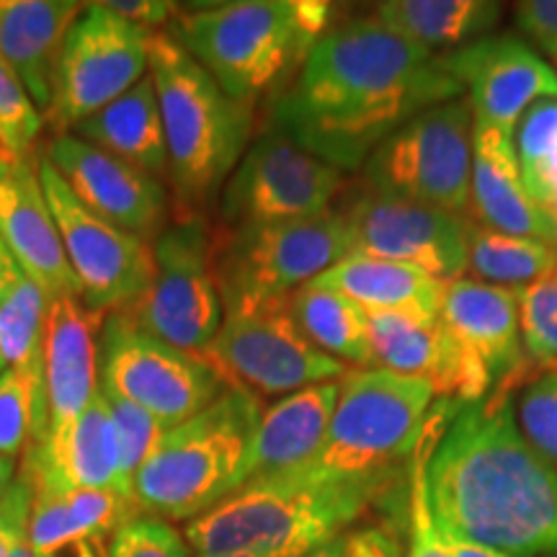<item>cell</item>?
Returning a JSON list of instances; mask_svg holds the SVG:
<instances>
[{
    "instance_id": "cell-1",
    "label": "cell",
    "mask_w": 557,
    "mask_h": 557,
    "mask_svg": "<svg viewBox=\"0 0 557 557\" xmlns=\"http://www.w3.org/2000/svg\"><path fill=\"white\" fill-rule=\"evenodd\" d=\"M459 96L442 54L389 32L377 16H361L315 41L295 78L269 101V124L346 173L364 169L421 111Z\"/></svg>"
},
{
    "instance_id": "cell-2",
    "label": "cell",
    "mask_w": 557,
    "mask_h": 557,
    "mask_svg": "<svg viewBox=\"0 0 557 557\" xmlns=\"http://www.w3.org/2000/svg\"><path fill=\"white\" fill-rule=\"evenodd\" d=\"M438 524L511 557H557V465L519 431L506 393L457 406L429 462Z\"/></svg>"
},
{
    "instance_id": "cell-3",
    "label": "cell",
    "mask_w": 557,
    "mask_h": 557,
    "mask_svg": "<svg viewBox=\"0 0 557 557\" xmlns=\"http://www.w3.org/2000/svg\"><path fill=\"white\" fill-rule=\"evenodd\" d=\"M387 480H315L299 472L250 480L186 524L197 557H308L344 537Z\"/></svg>"
},
{
    "instance_id": "cell-4",
    "label": "cell",
    "mask_w": 557,
    "mask_h": 557,
    "mask_svg": "<svg viewBox=\"0 0 557 557\" xmlns=\"http://www.w3.org/2000/svg\"><path fill=\"white\" fill-rule=\"evenodd\" d=\"M331 16L323 0H238L181 11L169 34L227 99L253 109L295 78Z\"/></svg>"
},
{
    "instance_id": "cell-5",
    "label": "cell",
    "mask_w": 557,
    "mask_h": 557,
    "mask_svg": "<svg viewBox=\"0 0 557 557\" xmlns=\"http://www.w3.org/2000/svg\"><path fill=\"white\" fill-rule=\"evenodd\" d=\"M150 78L169 148L173 218H205L246 156L253 109L227 99L169 32L152 37Z\"/></svg>"
},
{
    "instance_id": "cell-6",
    "label": "cell",
    "mask_w": 557,
    "mask_h": 557,
    "mask_svg": "<svg viewBox=\"0 0 557 557\" xmlns=\"http://www.w3.org/2000/svg\"><path fill=\"white\" fill-rule=\"evenodd\" d=\"M261 413L259 398L227 387L201 413L165 429L135 478L139 511L189 524L238 491Z\"/></svg>"
},
{
    "instance_id": "cell-7",
    "label": "cell",
    "mask_w": 557,
    "mask_h": 557,
    "mask_svg": "<svg viewBox=\"0 0 557 557\" xmlns=\"http://www.w3.org/2000/svg\"><path fill=\"white\" fill-rule=\"evenodd\" d=\"M436 393L431 385L387 369H348L329 434L310 465L315 480H389L426 429Z\"/></svg>"
},
{
    "instance_id": "cell-8",
    "label": "cell",
    "mask_w": 557,
    "mask_h": 557,
    "mask_svg": "<svg viewBox=\"0 0 557 557\" xmlns=\"http://www.w3.org/2000/svg\"><path fill=\"white\" fill-rule=\"evenodd\" d=\"M351 243L338 212L263 222L214 233L222 308L240 310L284 299L344 256Z\"/></svg>"
},
{
    "instance_id": "cell-9",
    "label": "cell",
    "mask_w": 557,
    "mask_h": 557,
    "mask_svg": "<svg viewBox=\"0 0 557 557\" xmlns=\"http://www.w3.org/2000/svg\"><path fill=\"white\" fill-rule=\"evenodd\" d=\"M472 135L475 114L462 96L421 111L372 152L364 186L468 220Z\"/></svg>"
},
{
    "instance_id": "cell-10",
    "label": "cell",
    "mask_w": 557,
    "mask_h": 557,
    "mask_svg": "<svg viewBox=\"0 0 557 557\" xmlns=\"http://www.w3.org/2000/svg\"><path fill=\"white\" fill-rule=\"evenodd\" d=\"M150 250L152 282L122 312L165 344L201 354L225 320L207 218H173Z\"/></svg>"
},
{
    "instance_id": "cell-11",
    "label": "cell",
    "mask_w": 557,
    "mask_h": 557,
    "mask_svg": "<svg viewBox=\"0 0 557 557\" xmlns=\"http://www.w3.org/2000/svg\"><path fill=\"white\" fill-rule=\"evenodd\" d=\"M99 385L148 410L163 429L189 421L227 389L201 354L165 344L122 310L101 320Z\"/></svg>"
},
{
    "instance_id": "cell-12",
    "label": "cell",
    "mask_w": 557,
    "mask_h": 557,
    "mask_svg": "<svg viewBox=\"0 0 557 557\" xmlns=\"http://www.w3.org/2000/svg\"><path fill=\"white\" fill-rule=\"evenodd\" d=\"M201 357L218 369L227 387L246 389L253 398L292 395L320 382H336L348 372L346 364L310 344L289 297L227 310Z\"/></svg>"
},
{
    "instance_id": "cell-13",
    "label": "cell",
    "mask_w": 557,
    "mask_h": 557,
    "mask_svg": "<svg viewBox=\"0 0 557 557\" xmlns=\"http://www.w3.org/2000/svg\"><path fill=\"white\" fill-rule=\"evenodd\" d=\"M344 186V173L269 124L222 186L220 230L323 214Z\"/></svg>"
},
{
    "instance_id": "cell-14",
    "label": "cell",
    "mask_w": 557,
    "mask_h": 557,
    "mask_svg": "<svg viewBox=\"0 0 557 557\" xmlns=\"http://www.w3.org/2000/svg\"><path fill=\"white\" fill-rule=\"evenodd\" d=\"M37 171L78 282L83 308L101 320L109 312L129 308L152 282L150 243L90 212L45 156L37 158Z\"/></svg>"
},
{
    "instance_id": "cell-15",
    "label": "cell",
    "mask_w": 557,
    "mask_h": 557,
    "mask_svg": "<svg viewBox=\"0 0 557 557\" xmlns=\"http://www.w3.org/2000/svg\"><path fill=\"white\" fill-rule=\"evenodd\" d=\"M156 34L116 16L107 3H88L83 9L62 45L50 116L60 132L78 127L150 73Z\"/></svg>"
},
{
    "instance_id": "cell-16",
    "label": "cell",
    "mask_w": 557,
    "mask_h": 557,
    "mask_svg": "<svg viewBox=\"0 0 557 557\" xmlns=\"http://www.w3.org/2000/svg\"><path fill=\"white\" fill-rule=\"evenodd\" d=\"M351 253L398 261L455 282L468 271V220L442 209L385 197L369 186L341 209Z\"/></svg>"
},
{
    "instance_id": "cell-17",
    "label": "cell",
    "mask_w": 557,
    "mask_h": 557,
    "mask_svg": "<svg viewBox=\"0 0 557 557\" xmlns=\"http://www.w3.org/2000/svg\"><path fill=\"white\" fill-rule=\"evenodd\" d=\"M374 369L431 385L436 398L459 406L480 403L491 393L493 374L447 331L438 315L410 310H367Z\"/></svg>"
},
{
    "instance_id": "cell-18",
    "label": "cell",
    "mask_w": 557,
    "mask_h": 557,
    "mask_svg": "<svg viewBox=\"0 0 557 557\" xmlns=\"http://www.w3.org/2000/svg\"><path fill=\"white\" fill-rule=\"evenodd\" d=\"M45 158L90 212L139 240L152 243L173 220V197L165 181L83 143L73 132H58Z\"/></svg>"
},
{
    "instance_id": "cell-19",
    "label": "cell",
    "mask_w": 557,
    "mask_h": 557,
    "mask_svg": "<svg viewBox=\"0 0 557 557\" xmlns=\"http://www.w3.org/2000/svg\"><path fill=\"white\" fill-rule=\"evenodd\" d=\"M478 122L517 132L534 103L557 101V70L513 34H498L442 54Z\"/></svg>"
},
{
    "instance_id": "cell-20",
    "label": "cell",
    "mask_w": 557,
    "mask_h": 557,
    "mask_svg": "<svg viewBox=\"0 0 557 557\" xmlns=\"http://www.w3.org/2000/svg\"><path fill=\"white\" fill-rule=\"evenodd\" d=\"M99 329L101 318L90 315L81 297H58L50 302L45 338L50 423L37 449H52L65 442L99 393Z\"/></svg>"
},
{
    "instance_id": "cell-21",
    "label": "cell",
    "mask_w": 557,
    "mask_h": 557,
    "mask_svg": "<svg viewBox=\"0 0 557 557\" xmlns=\"http://www.w3.org/2000/svg\"><path fill=\"white\" fill-rule=\"evenodd\" d=\"M0 238L24 276L45 289L47 297H81L58 222L41 189L37 158L18 160L0 184Z\"/></svg>"
},
{
    "instance_id": "cell-22",
    "label": "cell",
    "mask_w": 557,
    "mask_h": 557,
    "mask_svg": "<svg viewBox=\"0 0 557 557\" xmlns=\"http://www.w3.org/2000/svg\"><path fill=\"white\" fill-rule=\"evenodd\" d=\"M18 470L32 480L34 493L107 491L135 504V491L122 472L120 436L101 385L65 442L24 455Z\"/></svg>"
},
{
    "instance_id": "cell-23",
    "label": "cell",
    "mask_w": 557,
    "mask_h": 557,
    "mask_svg": "<svg viewBox=\"0 0 557 557\" xmlns=\"http://www.w3.org/2000/svg\"><path fill=\"white\" fill-rule=\"evenodd\" d=\"M470 209L480 225L557 246L555 220L532 199L521 178L513 132L478 120L472 135Z\"/></svg>"
},
{
    "instance_id": "cell-24",
    "label": "cell",
    "mask_w": 557,
    "mask_h": 557,
    "mask_svg": "<svg viewBox=\"0 0 557 557\" xmlns=\"http://www.w3.org/2000/svg\"><path fill=\"white\" fill-rule=\"evenodd\" d=\"M83 9L75 0H0V58L41 116H52L62 45Z\"/></svg>"
},
{
    "instance_id": "cell-25",
    "label": "cell",
    "mask_w": 557,
    "mask_h": 557,
    "mask_svg": "<svg viewBox=\"0 0 557 557\" xmlns=\"http://www.w3.org/2000/svg\"><path fill=\"white\" fill-rule=\"evenodd\" d=\"M336 400L338 380L297 389L263 410L250 442L246 483L289 475L310 465L329 434Z\"/></svg>"
},
{
    "instance_id": "cell-26",
    "label": "cell",
    "mask_w": 557,
    "mask_h": 557,
    "mask_svg": "<svg viewBox=\"0 0 557 557\" xmlns=\"http://www.w3.org/2000/svg\"><path fill=\"white\" fill-rule=\"evenodd\" d=\"M438 318L470 354L483 361L496 382H506L521 367L517 292L478 278L447 282Z\"/></svg>"
},
{
    "instance_id": "cell-27",
    "label": "cell",
    "mask_w": 557,
    "mask_h": 557,
    "mask_svg": "<svg viewBox=\"0 0 557 557\" xmlns=\"http://www.w3.org/2000/svg\"><path fill=\"white\" fill-rule=\"evenodd\" d=\"M83 143L135 165L160 181L169 178V148H165L163 116H160L156 83L150 73L111 101L109 107L70 129Z\"/></svg>"
},
{
    "instance_id": "cell-28",
    "label": "cell",
    "mask_w": 557,
    "mask_h": 557,
    "mask_svg": "<svg viewBox=\"0 0 557 557\" xmlns=\"http://www.w3.org/2000/svg\"><path fill=\"white\" fill-rule=\"evenodd\" d=\"M312 287L338 292L364 310H410L438 315L447 282L408 267V263L348 253L318 278Z\"/></svg>"
},
{
    "instance_id": "cell-29",
    "label": "cell",
    "mask_w": 557,
    "mask_h": 557,
    "mask_svg": "<svg viewBox=\"0 0 557 557\" xmlns=\"http://www.w3.org/2000/svg\"><path fill=\"white\" fill-rule=\"evenodd\" d=\"M374 16L423 50L447 54L491 37L504 5L491 0H387L377 5Z\"/></svg>"
},
{
    "instance_id": "cell-30",
    "label": "cell",
    "mask_w": 557,
    "mask_h": 557,
    "mask_svg": "<svg viewBox=\"0 0 557 557\" xmlns=\"http://www.w3.org/2000/svg\"><path fill=\"white\" fill-rule=\"evenodd\" d=\"M297 325L312 346L329 354L341 364L374 369L369 346L367 310L338 292L305 284L289 295Z\"/></svg>"
},
{
    "instance_id": "cell-31",
    "label": "cell",
    "mask_w": 557,
    "mask_h": 557,
    "mask_svg": "<svg viewBox=\"0 0 557 557\" xmlns=\"http://www.w3.org/2000/svg\"><path fill=\"white\" fill-rule=\"evenodd\" d=\"M47 292L32 278H21L16 289L0 302V357L5 367L29 382L34 398L47 410V372H45V338L47 315H50ZM50 418V413H47Z\"/></svg>"
},
{
    "instance_id": "cell-32",
    "label": "cell",
    "mask_w": 557,
    "mask_h": 557,
    "mask_svg": "<svg viewBox=\"0 0 557 557\" xmlns=\"http://www.w3.org/2000/svg\"><path fill=\"white\" fill-rule=\"evenodd\" d=\"M557 269V246L468 220V271L493 287L521 289Z\"/></svg>"
},
{
    "instance_id": "cell-33",
    "label": "cell",
    "mask_w": 557,
    "mask_h": 557,
    "mask_svg": "<svg viewBox=\"0 0 557 557\" xmlns=\"http://www.w3.org/2000/svg\"><path fill=\"white\" fill-rule=\"evenodd\" d=\"M457 408V406H455ZM455 413V410H451ZM451 413L447 406L434 403V418H429L426 429L418 438L416 449L410 451L408 468V549L406 557H449L444 532L438 527L429 491V462L434 455L436 442L447 429Z\"/></svg>"
},
{
    "instance_id": "cell-34",
    "label": "cell",
    "mask_w": 557,
    "mask_h": 557,
    "mask_svg": "<svg viewBox=\"0 0 557 557\" xmlns=\"http://www.w3.org/2000/svg\"><path fill=\"white\" fill-rule=\"evenodd\" d=\"M47 410L34 398L29 382L5 367L0 372V457L18 462L41 447L47 436Z\"/></svg>"
},
{
    "instance_id": "cell-35",
    "label": "cell",
    "mask_w": 557,
    "mask_h": 557,
    "mask_svg": "<svg viewBox=\"0 0 557 557\" xmlns=\"http://www.w3.org/2000/svg\"><path fill=\"white\" fill-rule=\"evenodd\" d=\"M513 292H517L521 346L527 357L545 369L557 364V269Z\"/></svg>"
},
{
    "instance_id": "cell-36",
    "label": "cell",
    "mask_w": 557,
    "mask_h": 557,
    "mask_svg": "<svg viewBox=\"0 0 557 557\" xmlns=\"http://www.w3.org/2000/svg\"><path fill=\"white\" fill-rule=\"evenodd\" d=\"M45 116L0 58V150L13 160L34 158Z\"/></svg>"
},
{
    "instance_id": "cell-37",
    "label": "cell",
    "mask_w": 557,
    "mask_h": 557,
    "mask_svg": "<svg viewBox=\"0 0 557 557\" xmlns=\"http://www.w3.org/2000/svg\"><path fill=\"white\" fill-rule=\"evenodd\" d=\"M109 557H191V547L173 521L139 511L111 534Z\"/></svg>"
},
{
    "instance_id": "cell-38",
    "label": "cell",
    "mask_w": 557,
    "mask_h": 557,
    "mask_svg": "<svg viewBox=\"0 0 557 557\" xmlns=\"http://www.w3.org/2000/svg\"><path fill=\"white\" fill-rule=\"evenodd\" d=\"M103 398L109 403L111 418H114L116 436H120V455H122V472L124 480L135 491V478L139 468L148 462L152 451H156L160 436L165 434V429L152 418L148 410H143L135 403L120 398V395H111L107 389H101Z\"/></svg>"
},
{
    "instance_id": "cell-39",
    "label": "cell",
    "mask_w": 557,
    "mask_h": 557,
    "mask_svg": "<svg viewBox=\"0 0 557 557\" xmlns=\"http://www.w3.org/2000/svg\"><path fill=\"white\" fill-rule=\"evenodd\" d=\"M519 431L547 462L557 465V372H545L519 398Z\"/></svg>"
},
{
    "instance_id": "cell-40",
    "label": "cell",
    "mask_w": 557,
    "mask_h": 557,
    "mask_svg": "<svg viewBox=\"0 0 557 557\" xmlns=\"http://www.w3.org/2000/svg\"><path fill=\"white\" fill-rule=\"evenodd\" d=\"M34 508L32 480L18 470L13 485L0 498V557H11L29 540V521Z\"/></svg>"
},
{
    "instance_id": "cell-41",
    "label": "cell",
    "mask_w": 557,
    "mask_h": 557,
    "mask_svg": "<svg viewBox=\"0 0 557 557\" xmlns=\"http://www.w3.org/2000/svg\"><path fill=\"white\" fill-rule=\"evenodd\" d=\"M519 32L557 65V0H527L513 9Z\"/></svg>"
},
{
    "instance_id": "cell-42",
    "label": "cell",
    "mask_w": 557,
    "mask_h": 557,
    "mask_svg": "<svg viewBox=\"0 0 557 557\" xmlns=\"http://www.w3.org/2000/svg\"><path fill=\"white\" fill-rule=\"evenodd\" d=\"M116 16L132 21V24L143 26V29L156 32L158 26L169 24L181 13V5L165 3V0H143V3H135V0H114V3H107Z\"/></svg>"
},
{
    "instance_id": "cell-43",
    "label": "cell",
    "mask_w": 557,
    "mask_h": 557,
    "mask_svg": "<svg viewBox=\"0 0 557 557\" xmlns=\"http://www.w3.org/2000/svg\"><path fill=\"white\" fill-rule=\"evenodd\" d=\"M344 557H398V545L385 529H359L346 532Z\"/></svg>"
},
{
    "instance_id": "cell-44",
    "label": "cell",
    "mask_w": 557,
    "mask_h": 557,
    "mask_svg": "<svg viewBox=\"0 0 557 557\" xmlns=\"http://www.w3.org/2000/svg\"><path fill=\"white\" fill-rule=\"evenodd\" d=\"M524 186L527 191L532 194V199L545 209L547 205H553L557 199V132L549 143L547 156L542 160V165L534 173L524 176Z\"/></svg>"
},
{
    "instance_id": "cell-45",
    "label": "cell",
    "mask_w": 557,
    "mask_h": 557,
    "mask_svg": "<svg viewBox=\"0 0 557 557\" xmlns=\"http://www.w3.org/2000/svg\"><path fill=\"white\" fill-rule=\"evenodd\" d=\"M442 532H444V542H447L449 557H511L506 553H498V549H493V547L480 545V542L459 537L457 532H449V529H444V527H442Z\"/></svg>"
},
{
    "instance_id": "cell-46",
    "label": "cell",
    "mask_w": 557,
    "mask_h": 557,
    "mask_svg": "<svg viewBox=\"0 0 557 557\" xmlns=\"http://www.w3.org/2000/svg\"><path fill=\"white\" fill-rule=\"evenodd\" d=\"M21 278H24V271H21L9 246H5L3 238H0V302H3V299L9 297L13 289H16V284L21 282Z\"/></svg>"
},
{
    "instance_id": "cell-47",
    "label": "cell",
    "mask_w": 557,
    "mask_h": 557,
    "mask_svg": "<svg viewBox=\"0 0 557 557\" xmlns=\"http://www.w3.org/2000/svg\"><path fill=\"white\" fill-rule=\"evenodd\" d=\"M13 480H16V462L0 457V498L5 496V491L13 485Z\"/></svg>"
},
{
    "instance_id": "cell-48",
    "label": "cell",
    "mask_w": 557,
    "mask_h": 557,
    "mask_svg": "<svg viewBox=\"0 0 557 557\" xmlns=\"http://www.w3.org/2000/svg\"><path fill=\"white\" fill-rule=\"evenodd\" d=\"M344 537H346V534H344ZM344 537L333 540L331 545L315 549V553L308 555V557H344Z\"/></svg>"
},
{
    "instance_id": "cell-49",
    "label": "cell",
    "mask_w": 557,
    "mask_h": 557,
    "mask_svg": "<svg viewBox=\"0 0 557 557\" xmlns=\"http://www.w3.org/2000/svg\"><path fill=\"white\" fill-rule=\"evenodd\" d=\"M16 163H18V160H13V158H9V156H5V152H3V150H0V184H3V181L11 176L13 165H16Z\"/></svg>"
},
{
    "instance_id": "cell-50",
    "label": "cell",
    "mask_w": 557,
    "mask_h": 557,
    "mask_svg": "<svg viewBox=\"0 0 557 557\" xmlns=\"http://www.w3.org/2000/svg\"><path fill=\"white\" fill-rule=\"evenodd\" d=\"M11 557H34V555H32V549H29V542H26V545H21V547L16 549V553H13Z\"/></svg>"
},
{
    "instance_id": "cell-51",
    "label": "cell",
    "mask_w": 557,
    "mask_h": 557,
    "mask_svg": "<svg viewBox=\"0 0 557 557\" xmlns=\"http://www.w3.org/2000/svg\"><path fill=\"white\" fill-rule=\"evenodd\" d=\"M545 212L549 214V218L555 220V225H557V199L553 201V205H547V207H545Z\"/></svg>"
},
{
    "instance_id": "cell-52",
    "label": "cell",
    "mask_w": 557,
    "mask_h": 557,
    "mask_svg": "<svg viewBox=\"0 0 557 557\" xmlns=\"http://www.w3.org/2000/svg\"><path fill=\"white\" fill-rule=\"evenodd\" d=\"M225 557H292V555H225Z\"/></svg>"
},
{
    "instance_id": "cell-53",
    "label": "cell",
    "mask_w": 557,
    "mask_h": 557,
    "mask_svg": "<svg viewBox=\"0 0 557 557\" xmlns=\"http://www.w3.org/2000/svg\"><path fill=\"white\" fill-rule=\"evenodd\" d=\"M3 369H5V361H3V357H0V372H3Z\"/></svg>"
},
{
    "instance_id": "cell-54",
    "label": "cell",
    "mask_w": 557,
    "mask_h": 557,
    "mask_svg": "<svg viewBox=\"0 0 557 557\" xmlns=\"http://www.w3.org/2000/svg\"><path fill=\"white\" fill-rule=\"evenodd\" d=\"M547 372H557V364H553V367H547Z\"/></svg>"
}]
</instances>
